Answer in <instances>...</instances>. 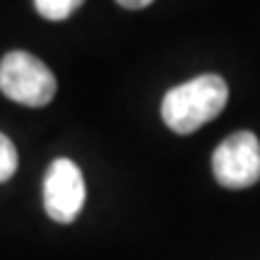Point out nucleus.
<instances>
[{
  "mask_svg": "<svg viewBox=\"0 0 260 260\" xmlns=\"http://www.w3.org/2000/svg\"><path fill=\"white\" fill-rule=\"evenodd\" d=\"M229 102V87L219 75H200L164 94L161 118L178 135H190L217 118Z\"/></svg>",
  "mask_w": 260,
  "mask_h": 260,
  "instance_id": "1",
  "label": "nucleus"
},
{
  "mask_svg": "<svg viewBox=\"0 0 260 260\" xmlns=\"http://www.w3.org/2000/svg\"><path fill=\"white\" fill-rule=\"evenodd\" d=\"M0 89L17 104L39 109L56 96V75L37 56L24 51H12L0 63Z\"/></svg>",
  "mask_w": 260,
  "mask_h": 260,
  "instance_id": "2",
  "label": "nucleus"
},
{
  "mask_svg": "<svg viewBox=\"0 0 260 260\" xmlns=\"http://www.w3.org/2000/svg\"><path fill=\"white\" fill-rule=\"evenodd\" d=\"M217 183L232 190L251 188L260 181V142L248 130H239L219 142L212 154Z\"/></svg>",
  "mask_w": 260,
  "mask_h": 260,
  "instance_id": "3",
  "label": "nucleus"
},
{
  "mask_svg": "<svg viewBox=\"0 0 260 260\" xmlns=\"http://www.w3.org/2000/svg\"><path fill=\"white\" fill-rule=\"evenodd\" d=\"M84 178L80 167L70 159H56L44 178V207L53 222L70 224L84 205Z\"/></svg>",
  "mask_w": 260,
  "mask_h": 260,
  "instance_id": "4",
  "label": "nucleus"
},
{
  "mask_svg": "<svg viewBox=\"0 0 260 260\" xmlns=\"http://www.w3.org/2000/svg\"><path fill=\"white\" fill-rule=\"evenodd\" d=\"M82 3L84 0H34V8H37V12L41 17L60 22V19L70 17Z\"/></svg>",
  "mask_w": 260,
  "mask_h": 260,
  "instance_id": "5",
  "label": "nucleus"
},
{
  "mask_svg": "<svg viewBox=\"0 0 260 260\" xmlns=\"http://www.w3.org/2000/svg\"><path fill=\"white\" fill-rule=\"evenodd\" d=\"M17 149L10 142L8 135L0 133V183H5L8 178H12V174L17 171Z\"/></svg>",
  "mask_w": 260,
  "mask_h": 260,
  "instance_id": "6",
  "label": "nucleus"
},
{
  "mask_svg": "<svg viewBox=\"0 0 260 260\" xmlns=\"http://www.w3.org/2000/svg\"><path fill=\"white\" fill-rule=\"evenodd\" d=\"M154 0H118V5H123V8L128 10H140V8H147V5H152Z\"/></svg>",
  "mask_w": 260,
  "mask_h": 260,
  "instance_id": "7",
  "label": "nucleus"
}]
</instances>
